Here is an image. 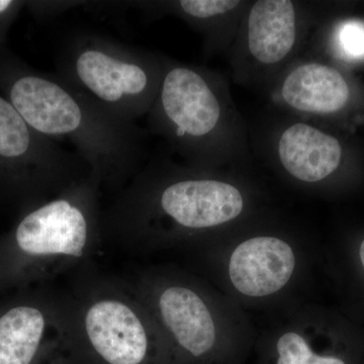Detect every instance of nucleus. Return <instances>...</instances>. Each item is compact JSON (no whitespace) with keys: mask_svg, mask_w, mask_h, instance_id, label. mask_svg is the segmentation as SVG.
I'll return each mask as SVG.
<instances>
[{"mask_svg":"<svg viewBox=\"0 0 364 364\" xmlns=\"http://www.w3.org/2000/svg\"><path fill=\"white\" fill-rule=\"evenodd\" d=\"M0 93L40 135L70 142L100 186L124 188L140 171L145 149L138 124L105 111L57 74L28 65L6 45H0Z\"/></svg>","mask_w":364,"mask_h":364,"instance_id":"nucleus-1","label":"nucleus"},{"mask_svg":"<svg viewBox=\"0 0 364 364\" xmlns=\"http://www.w3.org/2000/svg\"><path fill=\"white\" fill-rule=\"evenodd\" d=\"M324 337L317 313L301 306L258 340L257 364H348L325 348Z\"/></svg>","mask_w":364,"mask_h":364,"instance_id":"nucleus-11","label":"nucleus"},{"mask_svg":"<svg viewBox=\"0 0 364 364\" xmlns=\"http://www.w3.org/2000/svg\"><path fill=\"white\" fill-rule=\"evenodd\" d=\"M164 64L138 47L78 31L62 43L56 74L105 111L136 124L157 97Z\"/></svg>","mask_w":364,"mask_h":364,"instance_id":"nucleus-6","label":"nucleus"},{"mask_svg":"<svg viewBox=\"0 0 364 364\" xmlns=\"http://www.w3.org/2000/svg\"><path fill=\"white\" fill-rule=\"evenodd\" d=\"M25 6L26 1L0 0V45H6L9 31Z\"/></svg>","mask_w":364,"mask_h":364,"instance_id":"nucleus-17","label":"nucleus"},{"mask_svg":"<svg viewBox=\"0 0 364 364\" xmlns=\"http://www.w3.org/2000/svg\"><path fill=\"white\" fill-rule=\"evenodd\" d=\"M205 248L223 293L240 306L282 299L305 272L303 248L284 235L251 234Z\"/></svg>","mask_w":364,"mask_h":364,"instance_id":"nucleus-8","label":"nucleus"},{"mask_svg":"<svg viewBox=\"0 0 364 364\" xmlns=\"http://www.w3.org/2000/svg\"><path fill=\"white\" fill-rule=\"evenodd\" d=\"M240 4L234 0H182L171 6L176 13L193 23L213 20L233 11Z\"/></svg>","mask_w":364,"mask_h":364,"instance_id":"nucleus-15","label":"nucleus"},{"mask_svg":"<svg viewBox=\"0 0 364 364\" xmlns=\"http://www.w3.org/2000/svg\"><path fill=\"white\" fill-rule=\"evenodd\" d=\"M246 203L245 193L231 182L148 166L102 215V228L134 247L202 243L238 221Z\"/></svg>","mask_w":364,"mask_h":364,"instance_id":"nucleus-2","label":"nucleus"},{"mask_svg":"<svg viewBox=\"0 0 364 364\" xmlns=\"http://www.w3.org/2000/svg\"><path fill=\"white\" fill-rule=\"evenodd\" d=\"M222 104L214 81L202 70L164 64L161 83L148 121L153 130L186 155L205 161L222 121Z\"/></svg>","mask_w":364,"mask_h":364,"instance_id":"nucleus-9","label":"nucleus"},{"mask_svg":"<svg viewBox=\"0 0 364 364\" xmlns=\"http://www.w3.org/2000/svg\"><path fill=\"white\" fill-rule=\"evenodd\" d=\"M100 188L90 171L21 210L0 238V293L30 287L90 255L102 231Z\"/></svg>","mask_w":364,"mask_h":364,"instance_id":"nucleus-4","label":"nucleus"},{"mask_svg":"<svg viewBox=\"0 0 364 364\" xmlns=\"http://www.w3.org/2000/svg\"><path fill=\"white\" fill-rule=\"evenodd\" d=\"M298 38V16L293 2L261 0L250 9L247 21L248 49L263 65L286 59Z\"/></svg>","mask_w":364,"mask_h":364,"instance_id":"nucleus-13","label":"nucleus"},{"mask_svg":"<svg viewBox=\"0 0 364 364\" xmlns=\"http://www.w3.org/2000/svg\"><path fill=\"white\" fill-rule=\"evenodd\" d=\"M337 45L345 58L358 61L364 59V23L347 21L337 31Z\"/></svg>","mask_w":364,"mask_h":364,"instance_id":"nucleus-16","label":"nucleus"},{"mask_svg":"<svg viewBox=\"0 0 364 364\" xmlns=\"http://www.w3.org/2000/svg\"><path fill=\"white\" fill-rule=\"evenodd\" d=\"M282 97L296 111L330 114L347 105L350 90L343 75L333 67L306 63L296 67L284 79Z\"/></svg>","mask_w":364,"mask_h":364,"instance_id":"nucleus-14","label":"nucleus"},{"mask_svg":"<svg viewBox=\"0 0 364 364\" xmlns=\"http://www.w3.org/2000/svg\"><path fill=\"white\" fill-rule=\"evenodd\" d=\"M82 4L79 1H26V6L37 18H48Z\"/></svg>","mask_w":364,"mask_h":364,"instance_id":"nucleus-18","label":"nucleus"},{"mask_svg":"<svg viewBox=\"0 0 364 364\" xmlns=\"http://www.w3.org/2000/svg\"><path fill=\"white\" fill-rule=\"evenodd\" d=\"M90 170L77 154L40 135L0 93V193L23 210Z\"/></svg>","mask_w":364,"mask_h":364,"instance_id":"nucleus-7","label":"nucleus"},{"mask_svg":"<svg viewBox=\"0 0 364 364\" xmlns=\"http://www.w3.org/2000/svg\"><path fill=\"white\" fill-rule=\"evenodd\" d=\"M68 301L74 364H176L133 286L91 280Z\"/></svg>","mask_w":364,"mask_h":364,"instance_id":"nucleus-5","label":"nucleus"},{"mask_svg":"<svg viewBox=\"0 0 364 364\" xmlns=\"http://www.w3.org/2000/svg\"><path fill=\"white\" fill-rule=\"evenodd\" d=\"M279 157L293 178L304 183L324 181L338 168L342 158L339 141L310 124H291L280 136Z\"/></svg>","mask_w":364,"mask_h":364,"instance_id":"nucleus-12","label":"nucleus"},{"mask_svg":"<svg viewBox=\"0 0 364 364\" xmlns=\"http://www.w3.org/2000/svg\"><path fill=\"white\" fill-rule=\"evenodd\" d=\"M133 287L176 364H239L253 346L241 306L195 275L155 268Z\"/></svg>","mask_w":364,"mask_h":364,"instance_id":"nucleus-3","label":"nucleus"},{"mask_svg":"<svg viewBox=\"0 0 364 364\" xmlns=\"http://www.w3.org/2000/svg\"><path fill=\"white\" fill-rule=\"evenodd\" d=\"M0 364H74L68 298L30 287L0 303Z\"/></svg>","mask_w":364,"mask_h":364,"instance_id":"nucleus-10","label":"nucleus"},{"mask_svg":"<svg viewBox=\"0 0 364 364\" xmlns=\"http://www.w3.org/2000/svg\"><path fill=\"white\" fill-rule=\"evenodd\" d=\"M358 259L361 267L364 270V239L361 241L360 245L358 247Z\"/></svg>","mask_w":364,"mask_h":364,"instance_id":"nucleus-19","label":"nucleus"}]
</instances>
